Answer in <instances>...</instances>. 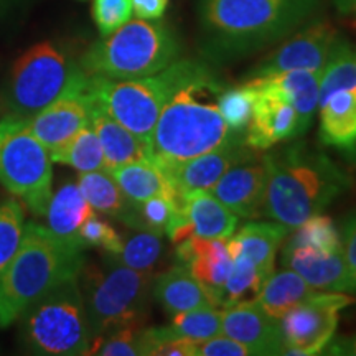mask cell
Returning <instances> with one entry per match:
<instances>
[{
  "mask_svg": "<svg viewBox=\"0 0 356 356\" xmlns=\"http://www.w3.org/2000/svg\"><path fill=\"white\" fill-rule=\"evenodd\" d=\"M322 0H198L200 48L225 63L291 37L309 24Z\"/></svg>",
  "mask_w": 356,
  "mask_h": 356,
  "instance_id": "obj_1",
  "label": "cell"
},
{
  "mask_svg": "<svg viewBox=\"0 0 356 356\" xmlns=\"http://www.w3.org/2000/svg\"><path fill=\"white\" fill-rule=\"evenodd\" d=\"M225 89L210 65L195 61L160 111L149 142L150 160L160 167L184 162L244 136L231 131L220 113L218 101Z\"/></svg>",
  "mask_w": 356,
  "mask_h": 356,
  "instance_id": "obj_2",
  "label": "cell"
},
{
  "mask_svg": "<svg viewBox=\"0 0 356 356\" xmlns=\"http://www.w3.org/2000/svg\"><path fill=\"white\" fill-rule=\"evenodd\" d=\"M266 193L262 216L289 231L307 218L323 213L351 186V177L328 154L304 140L262 154Z\"/></svg>",
  "mask_w": 356,
  "mask_h": 356,
  "instance_id": "obj_3",
  "label": "cell"
},
{
  "mask_svg": "<svg viewBox=\"0 0 356 356\" xmlns=\"http://www.w3.org/2000/svg\"><path fill=\"white\" fill-rule=\"evenodd\" d=\"M84 249L53 234L47 226L26 222L20 244L0 273V328L19 322L33 302L81 273Z\"/></svg>",
  "mask_w": 356,
  "mask_h": 356,
  "instance_id": "obj_4",
  "label": "cell"
},
{
  "mask_svg": "<svg viewBox=\"0 0 356 356\" xmlns=\"http://www.w3.org/2000/svg\"><path fill=\"white\" fill-rule=\"evenodd\" d=\"M181 47L160 20H129L83 53L79 66L88 76L134 79L152 76L180 58Z\"/></svg>",
  "mask_w": 356,
  "mask_h": 356,
  "instance_id": "obj_5",
  "label": "cell"
},
{
  "mask_svg": "<svg viewBox=\"0 0 356 356\" xmlns=\"http://www.w3.org/2000/svg\"><path fill=\"white\" fill-rule=\"evenodd\" d=\"M78 280L92 341L124 327H144L154 273L131 269L104 254L102 266L84 264Z\"/></svg>",
  "mask_w": 356,
  "mask_h": 356,
  "instance_id": "obj_6",
  "label": "cell"
},
{
  "mask_svg": "<svg viewBox=\"0 0 356 356\" xmlns=\"http://www.w3.org/2000/svg\"><path fill=\"white\" fill-rule=\"evenodd\" d=\"M195 61L197 60L178 58L160 73L144 78L88 76L86 95L89 101L99 106L149 147L160 111L178 84L188 76Z\"/></svg>",
  "mask_w": 356,
  "mask_h": 356,
  "instance_id": "obj_7",
  "label": "cell"
},
{
  "mask_svg": "<svg viewBox=\"0 0 356 356\" xmlns=\"http://www.w3.org/2000/svg\"><path fill=\"white\" fill-rule=\"evenodd\" d=\"M19 322L22 340L37 355L79 356L91 350V328L78 277L40 297Z\"/></svg>",
  "mask_w": 356,
  "mask_h": 356,
  "instance_id": "obj_8",
  "label": "cell"
},
{
  "mask_svg": "<svg viewBox=\"0 0 356 356\" xmlns=\"http://www.w3.org/2000/svg\"><path fill=\"white\" fill-rule=\"evenodd\" d=\"M50 152L30 132L26 119L0 121V185L35 216H44L53 195Z\"/></svg>",
  "mask_w": 356,
  "mask_h": 356,
  "instance_id": "obj_9",
  "label": "cell"
},
{
  "mask_svg": "<svg viewBox=\"0 0 356 356\" xmlns=\"http://www.w3.org/2000/svg\"><path fill=\"white\" fill-rule=\"evenodd\" d=\"M86 73L79 63L51 42L29 48L15 61L8 78L6 102L8 115L29 119L76 86Z\"/></svg>",
  "mask_w": 356,
  "mask_h": 356,
  "instance_id": "obj_10",
  "label": "cell"
},
{
  "mask_svg": "<svg viewBox=\"0 0 356 356\" xmlns=\"http://www.w3.org/2000/svg\"><path fill=\"white\" fill-rule=\"evenodd\" d=\"M356 304V297L346 292L317 291L296 305L280 322L286 351L284 355H320L335 337L340 312Z\"/></svg>",
  "mask_w": 356,
  "mask_h": 356,
  "instance_id": "obj_11",
  "label": "cell"
},
{
  "mask_svg": "<svg viewBox=\"0 0 356 356\" xmlns=\"http://www.w3.org/2000/svg\"><path fill=\"white\" fill-rule=\"evenodd\" d=\"M338 38L340 33L330 22L317 20L305 24L299 32L249 71V78L296 70L322 73Z\"/></svg>",
  "mask_w": 356,
  "mask_h": 356,
  "instance_id": "obj_12",
  "label": "cell"
},
{
  "mask_svg": "<svg viewBox=\"0 0 356 356\" xmlns=\"http://www.w3.org/2000/svg\"><path fill=\"white\" fill-rule=\"evenodd\" d=\"M246 83L254 89V108L244 131V142L252 150L266 152L280 142L300 137L297 113L286 96L256 78H249Z\"/></svg>",
  "mask_w": 356,
  "mask_h": 356,
  "instance_id": "obj_13",
  "label": "cell"
},
{
  "mask_svg": "<svg viewBox=\"0 0 356 356\" xmlns=\"http://www.w3.org/2000/svg\"><path fill=\"white\" fill-rule=\"evenodd\" d=\"M256 152L257 150H252L244 142V136H239L228 144L207 154L197 155V157L184 160V162L159 167L162 168L170 181L173 193L178 198H185L186 195L195 193V191H210L231 167L249 159Z\"/></svg>",
  "mask_w": 356,
  "mask_h": 356,
  "instance_id": "obj_14",
  "label": "cell"
},
{
  "mask_svg": "<svg viewBox=\"0 0 356 356\" xmlns=\"http://www.w3.org/2000/svg\"><path fill=\"white\" fill-rule=\"evenodd\" d=\"M86 83L88 74L63 96L26 119L30 132L42 142L50 155L73 139L83 127L89 126L91 109L86 95Z\"/></svg>",
  "mask_w": 356,
  "mask_h": 356,
  "instance_id": "obj_15",
  "label": "cell"
},
{
  "mask_svg": "<svg viewBox=\"0 0 356 356\" xmlns=\"http://www.w3.org/2000/svg\"><path fill=\"white\" fill-rule=\"evenodd\" d=\"M282 264L317 291L356 293V275L346 264L343 251L323 252L305 244H286Z\"/></svg>",
  "mask_w": 356,
  "mask_h": 356,
  "instance_id": "obj_16",
  "label": "cell"
},
{
  "mask_svg": "<svg viewBox=\"0 0 356 356\" xmlns=\"http://www.w3.org/2000/svg\"><path fill=\"white\" fill-rule=\"evenodd\" d=\"M266 178V165L262 162V155L256 152L249 159L231 167L218 180L210 193L215 195L238 218L256 220V218H262Z\"/></svg>",
  "mask_w": 356,
  "mask_h": 356,
  "instance_id": "obj_17",
  "label": "cell"
},
{
  "mask_svg": "<svg viewBox=\"0 0 356 356\" xmlns=\"http://www.w3.org/2000/svg\"><path fill=\"white\" fill-rule=\"evenodd\" d=\"M222 333L246 346L251 355L270 356L286 351L280 322L257 300L222 309Z\"/></svg>",
  "mask_w": 356,
  "mask_h": 356,
  "instance_id": "obj_18",
  "label": "cell"
},
{
  "mask_svg": "<svg viewBox=\"0 0 356 356\" xmlns=\"http://www.w3.org/2000/svg\"><path fill=\"white\" fill-rule=\"evenodd\" d=\"M177 259L193 274L202 286L211 293L221 309L220 297L226 280L233 269V257L228 251L226 239H203L190 236L175 244Z\"/></svg>",
  "mask_w": 356,
  "mask_h": 356,
  "instance_id": "obj_19",
  "label": "cell"
},
{
  "mask_svg": "<svg viewBox=\"0 0 356 356\" xmlns=\"http://www.w3.org/2000/svg\"><path fill=\"white\" fill-rule=\"evenodd\" d=\"M320 142L356 157V88L335 91L320 104Z\"/></svg>",
  "mask_w": 356,
  "mask_h": 356,
  "instance_id": "obj_20",
  "label": "cell"
},
{
  "mask_svg": "<svg viewBox=\"0 0 356 356\" xmlns=\"http://www.w3.org/2000/svg\"><path fill=\"white\" fill-rule=\"evenodd\" d=\"M89 126L101 142L108 172L137 160L150 159L149 147L136 134L111 118L95 102L89 101Z\"/></svg>",
  "mask_w": 356,
  "mask_h": 356,
  "instance_id": "obj_21",
  "label": "cell"
},
{
  "mask_svg": "<svg viewBox=\"0 0 356 356\" xmlns=\"http://www.w3.org/2000/svg\"><path fill=\"white\" fill-rule=\"evenodd\" d=\"M152 296L168 315L180 312L218 307L210 292L204 289L184 264L173 266L154 277Z\"/></svg>",
  "mask_w": 356,
  "mask_h": 356,
  "instance_id": "obj_22",
  "label": "cell"
},
{
  "mask_svg": "<svg viewBox=\"0 0 356 356\" xmlns=\"http://www.w3.org/2000/svg\"><path fill=\"white\" fill-rule=\"evenodd\" d=\"M191 236L203 239H228L238 228L239 218L210 191L186 195L180 207Z\"/></svg>",
  "mask_w": 356,
  "mask_h": 356,
  "instance_id": "obj_23",
  "label": "cell"
},
{
  "mask_svg": "<svg viewBox=\"0 0 356 356\" xmlns=\"http://www.w3.org/2000/svg\"><path fill=\"white\" fill-rule=\"evenodd\" d=\"M320 76H322V73L296 70L254 78L259 83L266 84V86L273 88L275 91H279L280 95L286 96V99L291 102L297 113L299 134L304 136L312 126L314 115L318 108Z\"/></svg>",
  "mask_w": 356,
  "mask_h": 356,
  "instance_id": "obj_24",
  "label": "cell"
},
{
  "mask_svg": "<svg viewBox=\"0 0 356 356\" xmlns=\"http://www.w3.org/2000/svg\"><path fill=\"white\" fill-rule=\"evenodd\" d=\"M95 213L91 204L83 197L78 184L68 181L51 195L47 213H44L47 228L63 241L83 248L79 244V229L83 222Z\"/></svg>",
  "mask_w": 356,
  "mask_h": 356,
  "instance_id": "obj_25",
  "label": "cell"
},
{
  "mask_svg": "<svg viewBox=\"0 0 356 356\" xmlns=\"http://www.w3.org/2000/svg\"><path fill=\"white\" fill-rule=\"evenodd\" d=\"M287 234L289 229L277 221H252L244 225L234 236H229V241L254 262L266 280L274 273L275 256Z\"/></svg>",
  "mask_w": 356,
  "mask_h": 356,
  "instance_id": "obj_26",
  "label": "cell"
},
{
  "mask_svg": "<svg viewBox=\"0 0 356 356\" xmlns=\"http://www.w3.org/2000/svg\"><path fill=\"white\" fill-rule=\"evenodd\" d=\"M111 175L118 181L119 188L126 195V198L134 204H139L152 197L172 198L180 207L184 198H178L173 193L170 181L162 168L154 160H137V162L126 163V165L111 170Z\"/></svg>",
  "mask_w": 356,
  "mask_h": 356,
  "instance_id": "obj_27",
  "label": "cell"
},
{
  "mask_svg": "<svg viewBox=\"0 0 356 356\" xmlns=\"http://www.w3.org/2000/svg\"><path fill=\"white\" fill-rule=\"evenodd\" d=\"M76 184L92 210L113 216L129 226L134 215V203L126 198L111 172L96 170L79 173Z\"/></svg>",
  "mask_w": 356,
  "mask_h": 356,
  "instance_id": "obj_28",
  "label": "cell"
},
{
  "mask_svg": "<svg viewBox=\"0 0 356 356\" xmlns=\"http://www.w3.org/2000/svg\"><path fill=\"white\" fill-rule=\"evenodd\" d=\"M317 292L304 277L293 270H279L269 275L262 284L257 302L270 317L280 320L289 310L309 299Z\"/></svg>",
  "mask_w": 356,
  "mask_h": 356,
  "instance_id": "obj_29",
  "label": "cell"
},
{
  "mask_svg": "<svg viewBox=\"0 0 356 356\" xmlns=\"http://www.w3.org/2000/svg\"><path fill=\"white\" fill-rule=\"evenodd\" d=\"M226 244H228V251L233 257V269L222 287L220 297L221 309L257 300L262 284H264V279L254 262L243 252H239L238 248L229 241V238L226 239Z\"/></svg>",
  "mask_w": 356,
  "mask_h": 356,
  "instance_id": "obj_30",
  "label": "cell"
},
{
  "mask_svg": "<svg viewBox=\"0 0 356 356\" xmlns=\"http://www.w3.org/2000/svg\"><path fill=\"white\" fill-rule=\"evenodd\" d=\"M356 88V44L338 38L320 76L318 106L335 91Z\"/></svg>",
  "mask_w": 356,
  "mask_h": 356,
  "instance_id": "obj_31",
  "label": "cell"
},
{
  "mask_svg": "<svg viewBox=\"0 0 356 356\" xmlns=\"http://www.w3.org/2000/svg\"><path fill=\"white\" fill-rule=\"evenodd\" d=\"M163 251L162 233L149 229H132L131 234L122 238V246L115 254H108L111 259L121 262L131 269L142 273H154ZM106 254V252H104Z\"/></svg>",
  "mask_w": 356,
  "mask_h": 356,
  "instance_id": "obj_32",
  "label": "cell"
},
{
  "mask_svg": "<svg viewBox=\"0 0 356 356\" xmlns=\"http://www.w3.org/2000/svg\"><path fill=\"white\" fill-rule=\"evenodd\" d=\"M53 162L76 168L79 173L108 170L101 142L91 126L83 127L70 142L50 155Z\"/></svg>",
  "mask_w": 356,
  "mask_h": 356,
  "instance_id": "obj_33",
  "label": "cell"
},
{
  "mask_svg": "<svg viewBox=\"0 0 356 356\" xmlns=\"http://www.w3.org/2000/svg\"><path fill=\"white\" fill-rule=\"evenodd\" d=\"M173 335L188 338L193 341H204L222 333V309L207 307L172 315L167 325Z\"/></svg>",
  "mask_w": 356,
  "mask_h": 356,
  "instance_id": "obj_34",
  "label": "cell"
},
{
  "mask_svg": "<svg viewBox=\"0 0 356 356\" xmlns=\"http://www.w3.org/2000/svg\"><path fill=\"white\" fill-rule=\"evenodd\" d=\"M292 231L293 233L287 244H305V246L315 248L323 252L341 251L340 231L337 229L332 218L323 213L307 218Z\"/></svg>",
  "mask_w": 356,
  "mask_h": 356,
  "instance_id": "obj_35",
  "label": "cell"
},
{
  "mask_svg": "<svg viewBox=\"0 0 356 356\" xmlns=\"http://www.w3.org/2000/svg\"><path fill=\"white\" fill-rule=\"evenodd\" d=\"M218 104H220L222 119L231 131L244 132L251 121L252 108H254V89L248 83L234 88H226L221 92Z\"/></svg>",
  "mask_w": 356,
  "mask_h": 356,
  "instance_id": "obj_36",
  "label": "cell"
},
{
  "mask_svg": "<svg viewBox=\"0 0 356 356\" xmlns=\"http://www.w3.org/2000/svg\"><path fill=\"white\" fill-rule=\"evenodd\" d=\"M88 355L145 356V325L124 327L92 341Z\"/></svg>",
  "mask_w": 356,
  "mask_h": 356,
  "instance_id": "obj_37",
  "label": "cell"
},
{
  "mask_svg": "<svg viewBox=\"0 0 356 356\" xmlns=\"http://www.w3.org/2000/svg\"><path fill=\"white\" fill-rule=\"evenodd\" d=\"M24 228V207L13 198L0 202V273L15 254Z\"/></svg>",
  "mask_w": 356,
  "mask_h": 356,
  "instance_id": "obj_38",
  "label": "cell"
},
{
  "mask_svg": "<svg viewBox=\"0 0 356 356\" xmlns=\"http://www.w3.org/2000/svg\"><path fill=\"white\" fill-rule=\"evenodd\" d=\"M177 211V203L172 198L152 197L139 204H134V215L129 222L131 229H149L155 233H165L168 222Z\"/></svg>",
  "mask_w": 356,
  "mask_h": 356,
  "instance_id": "obj_39",
  "label": "cell"
},
{
  "mask_svg": "<svg viewBox=\"0 0 356 356\" xmlns=\"http://www.w3.org/2000/svg\"><path fill=\"white\" fill-rule=\"evenodd\" d=\"M79 244L86 248H99L106 254H115L122 246V236L113 225L99 215H91L79 229Z\"/></svg>",
  "mask_w": 356,
  "mask_h": 356,
  "instance_id": "obj_40",
  "label": "cell"
},
{
  "mask_svg": "<svg viewBox=\"0 0 356 356\" xmlns=\"http://www.w3.org/2000/svg\"><path fill=\"white\" fill-rule=\"evenodd\" d=\"M131 0H95L92 3V17L101 37L113 33L132 17Z\"/></svg>",
  "mask_w": 356,
  "mask_h": 356,
  "instance_id": "obj_41",
  "label": "cell"
},
{
  "mask_svg": "<svg viewBox=\"0 0 356 356\" xmlns=\"http://www.w3.org/2000/svg\"><path fill=\"white\" fill-rule=\"evenodd\" d=\"M246 346L225 335H216L197 343V356H249Z\"/></svg>",
  "mask_w": 356,
  "mask_h": 356,
  "instance_id": "obj_42",
  "label": "cell"
},
{
  "mask_svg": "<svg viewBox=\"0 0 356 356\" xmlns=\"http://www.w3.org/2000/svg\"><path fill=\"white\" fill-rule=\"evenodd\" d=\"M341 251L346 264L356 275V213L346 216L341 228Z\"/></svg>",
  "mask_w": 356,
  "mask_h": 356,
  "instance_id": "obj_43",
  "label": "cell"
},
{
  "mask_svg": "<svg viewBox=\"0 0 356 356\" xmlns=\"http://www.w3.org/2000/svg\"><path fill=\"white\" fill-rule=\"evenodd\" d=\"M137 19L160 20L167 10L168 0H131Z\"/></svg>",
  "mask_w": 356,
  "mask_h": 356,
  "instance_id": "obj_44",
  "label": "cell"
},
{
  "mask_svg": "<svg viewBox=\"0 0 356 356\" xmlns=\"http://www.w3.org/2000/svg\"><path fill=\"white\" fill-rule=\"evenodd\" d=\"M323 355H356V333L348 337H333L325 346Z\"/></svg>",
  "mask_w": 356,
  "mask_h": 356,
  "instance_id": "obj_45",
  "label": "cell"
},
{
  "mask_svg": "<svg viewBox=\"0 0 356 356\" xmlns=\"http://www.w3.org/2000/svg\"><path fill=\"white\" fill-rule=\"evenodd\" d=\"M335 6L341 13H356V0H335Z\"/></svg>",
  "mask_w": 356,
  "mask_h": 356,
  "instance_id": "obj_46",
  "label": "cell"
}]
</instances>
